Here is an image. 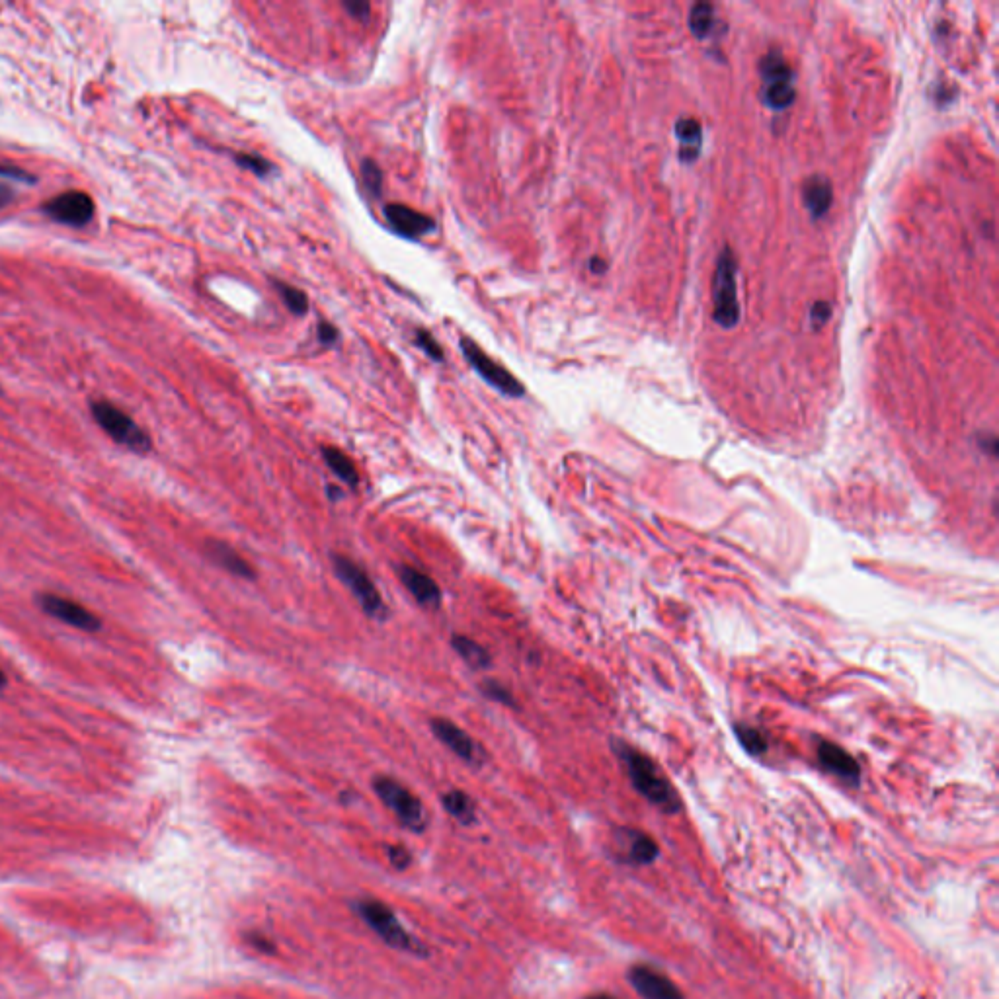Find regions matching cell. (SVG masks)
I'll return each instance as SVG.
<instances>
[{
    "instance_id": "cell-1",
    "label": "cell",
    "mask_w": 999,
    "mask_h": 999,
    "mask_svg": "<svg viewBox=\"0 0 999 999\" xmlns=\"http://www.w3.org/2000/svg\"><path fill=\"white\" fill-rule=\"evenodd\" d=\"M613 752L625 765L633 787L644 799L664 810L666 814H676L680 810L681 800L674 785L646 754H642L637 748L621 740L613 742Z\"/></svg>"
},
{
    "instance_id": "cell-2",
    "label": "cell",
    "mask_w": 999,
    "mask_h": 999,
    "mask_svg": "<svg viewBox=\"0 0 999 999\" xmlns=\"http://www.w3.org/2000/svg\"><path fill=\"white\" fill-rule=\"evenodd\" d=\"M354 910L358 912L361 920L365 921L389 947L416 955V957H426V953H428L426 947L422 943H418L402 927L399 918L395 916V912L387 904H383L379 900L365 898V900L354 902Z\"/></svg>"
},
{
    "instance_id": "cell-3",
    "label": "cell",
    "mask_w": 999,
    "mask_h": 999,
    "mask_svg": "<svg viewBox=\"0 0 999 999\" xmlns=\"http://www.w3.org/2000/svg\"><path fill=\"white\" fill-rule=\"evenodd\" d=\"M90 412L96 424L123 447H127L133 453L145 455L153 449V441L149 434L139 428L129 414H125L116 404L106 402V400H94L90 402Z\"/></svg>"
},
{
    "instance_id": "cell-4",
    "label": "cell",
    "mask_w": 999,
    "mask_h": 999,
    "mask_svg": "<svg viewBox=\"0 0 999 999\" xmlns=\"http://www.w3.org/2000/svg\"><path fill=\"white\" fill-rule=\"evenodd\" d=\"M373 789L381 802L399 818L400 824L410 832H424L428 826V816L418 797H414L404 785L391 777H377Z\"/></svg>"
},
{
    "instance_id": "cell-5",
    "label": "cell",
    "mask_w": 999,
    "mask_h": 999,
    "mask_svg": "<svg viewBox=\"0 0 999 999\" xmlns=\"http://www.w3.org/2000/svg\"><path fill=\"white\" fill-rule=\"evenodd\" d=\"M332 566H334V574L354 594L361 609L373 619H383L387 613L385 601L381 598L379 590L375 588L373 580L369 578V574L361 568L360 564H356L354 560L348 559L344 555H332Z\"/></svg>"
},
{
    "instance_id": "cell-6",
    "label": "cell",
    "mask_w": 999,
    "mask_h": 999,
    "mask_svg": "<svg viewBox=\"0 0 999 999\" xmlns=\"http://www.w3.org/2000/svg\"><path fill=\"white\" fill-rule=\"evenodd\" d=\"M459 348L465 356V360L471 363V367L479 373L480 377L494 389H498L502 395H508L512 399H520L525 395V387L521 385L520 379L508 371L504 365L492 360L488 354H484L471 338H461Z\"/></svg>"
},
{
    "instance_id": "cell-7",
    "label": "cell",
    "mask_w": 999,
    "mask_h": 999,
    "mask_svg": "<svg viewBox=\"0 0 999 999\" xmlns=\"http://www.w3.org/2000/svg\"><path fill=\"white\" fill-rule=\"evenodd\" d=\"M761 82H763V100L767 106L775 110H785L795 102V84L793 71L783 59L781 53L771 51L761 59Z\"/></svg>"
},
{
    "instance_id": "cell-8",
    "label": "cell",
    "mask_w": 999,
    "mask_h": 999,
    "mask_svg": "<svg viewBox=\"0 0 999 999\" xmlns=\"http://www.w3.org/2000/svg\"><path fill=\"white\" fill-rule=\"evenodd\" d=\"M713 301H715V320L722 328H732L740 319V307L736 297V262L728 248L717 260Z\"/></svg>"
},
{
    "instance_id": "cell-9",
    "label": "cell",
    "mask_w": 999,
    "mask_h": 999,
    "mask_svg": "<svg viewBox=\"0 0 999 999\" xmlns=\"http://www.w3.org/2000/svg\"><path fill=\"white\" fill-rule=\"evenodd\" d=\"M41 209L49 219L63 223V225H69V227L88 225L94 219V211H96L92 198L84 192H77V190L63 192V194L45 201Z\"/></svg>"
},
{
    "instance_id": "cell-10",
    "label": "cell",
    "mask_w": 999,
    "mask_h": 999,
    "mask_svg": "<svg viewBox=\"0 0 999 999\" xmlns=\"http://www.w3.org/2000/svg\"><path fill=\"white\" fill-rule=\"evenodd\" d=\"M38 603L47 615L69 627H75L84 633H98L102 629V621L98 619V615H94L77 601L57 594H41L38 596Z\"/></svg>"
},
{
    "instance_id": "cell-11",
    "label": "cell",
    "mask_w": 999,
    "mask_h": 999,
    "mask_svg": "<svg viewBox=\"0 0 999 999\" xmlns=\"http://www.w3.org/2000/svg\"><path fill=\"white\" fill-rule=\"evenodd\" d=\"M430 728L441 744L445 748H449L457 758H461L467 763H473V765H479L482 761L479 744L463 728H459L455 722L447 719H434L430 722Z\"/></svg>"
},
{
    "instance_id": "cell-12",
    "label": "cell",
    "mask_w": 999,
    "mask_h": 999,
    "mask_svg": "<svg viewBox=\"0 0 999 999\" xmlns=\"http://www.w3.org/2000/svg\"><path fill=\"white\" fill-rule=\"evenodd\" d=\"M387 223L399 233L400 237L406 239H418L436 229V221L408 205L402 203H387L383 207Z\"/></svg>"
},
{
    "instance_id": "cell-13",
    "label": "cell",
    "mask_w": 999,
    "mask_h": 999,
    "mask_svg": "<svg viewBox=\"0 0 999 999\" xmlns=\"http://www.w3.org/2000/svg\"><path fill=\"white\" fill-rule=\"evenodd\" d=\"M816 758L828 773L840 777L841 781H845L853 787H857L861 783L859 763L838 744L828 742V740H820L816 746Z\"/></svg>"
},
{
    "instance_id": "cell-14",
    "label": "cell",
    "mask_w": 999,
    "mask_h": 999,
    "mask_svg": "<svg viewBox=\"0 0 999 999\" xmlns=\"http://www.w3.org/2000/svg\"><path fill=\"white\" fill-rule=\"evenodd\" d=\"M629 982L635 988V992L644 999H683V994L678 990V986L668 980L664 974L648 968V966H635L629 972Z\"/></svg>"
},
{
    "instance_id": "cell-15",
    "label": "cell",
    "mask_w": 999,
    "mask_h": 999,
    "mask_svg": "<svg viewBox=\"0 0 999 999\" xmlns=\"http://www.w3.org/2000/svg\"><path fill=\"white\" fill-rule=\"evenodd\" d=\"M399 578L400 582L404 584V588L410 592V596L418 601L422 607H428V609L440 607L441 590L440 586L434 582V578H430L428 574H424L422 570H418L414 566H400Z\"/></svg>"
},
{
    "instance_id": "cell-16",
    "label": "cell",
    "mask_w": 999,
    "mask_h": 999,
    "mask_svg": "<svg viewBox=\"0 0 999 999\" xmlns=\"http://www.w3.org/2000/svg\"><path fill=\"white\" fill-rule=\"evenodd\" d=\"M205 555H207V559L211 560L213 564H217L219 568H223L225 572H229L233 576H239V578H244V580H252L256 576L254 568L246 560L242 559L233 547H229L223 541H215V539L207 541L205 543Z\"/></svg>"
},
{
    "instance_id": "cell-17",
    "label": "cell",
    "mask_w": 999,
    "mask_h": 999,
    "mask_svg": "<svg viewBox=\"0 0 999 999\" xmlns=\"http://www.w3.org/2000/svg\"><path fill=\"white\" fill-rule=\"evenodd\" d=\"M619 838L621 845L627 847V861L635 865H650L660 853L658 843L637 830H621Z\"/></svg>"
},
{
    "instance_id": "cell-18",
    "label": "cell",
    "mask_w": 999,
    "mask_h": 999,
    "mask_svg": "<svg viewBox=\"0 0 999 999\" xmlns=\"http://www.w3.org/2000/svg\"><path fill=\"white\" fill-rule=\"evenodd\" d=\"M802 198H804V205L812 213V217L820 219L832 205V186L826 178L814 176L804 184Z\"/></svg>"
},
{
    "instance_id": "cell-19",
    "label": "cell",
    "mask_w": 999,
    "mask_h": 999,
    "mask_svg": "<svg viewBox=\"0 0 999 999\" xmlns=\"http://www.w3.org/2000/svg\"><path fill=\"white\" fill-rule=\"evenodd\" d=\"M322 457H324V463L328 465V469L344 484H348L352 488H356L360 484V473H358L354 461L344 451H340L338 447H322Z\"/></svg>"
},
{
    "instance_id": "cell-20",
    "label": "cell",
    "mask_w": 999,
    "mask_h": 999,
    "mask_svg": "<svg viewBox=\"0 0 999 999\" xmlns=\"http://www.w3.org/2000/svg\"><path fill=\"white\" fill-rule=\"evenodd\" d=\"M443 808L463 826H471L477 820V808L473 799L463 791H449L441 797Z\"/></svg>"
},
{
    "instance_id": "cell-21",
    "label": "cell",
    "mask_w": 999,
    "mask_h": 999,
    "mask_svg": "<svg viewBox=\"0 0 999 999\" xmlns=\"http://www.w3.org/2000/svg\"><path fill=\"white\" fill-rule=\"evenodd\" d=\"M676 133L680 137L681 159H695L701 151V139H703V131H701L699 121L691 120V118L678 121Z\"/></svg>"
},
{
    "instance_id": "cell-22",
    "label": "cell",
    "mask_w": 999,
    "mask_h": 999,
    "mask_svg": "<svg viewBox=\"0 0 999 999\" xmlns=\"http://www.w3.org/2000/svg\"><path fill=\"white\" fill-rule=\"evenodd\" d=\"M451 644L455 648V652L471 666V668H488L490 666V654L480 646L477 640L469 639V637H463V635H455L451 639Z\"/></svg>"
},
{
    "instance_id": "cell-23",
    "label": "cell",
    "mask_w": 999,
    "mask_h": 999,
    "mask_svg": "<svg viewBox=\"0 0 999 999\" xmlns=\"http://www.w3.org/2000/svg\"><path fill=\"white\" fill-rule=\"evenodd\" d=\"M715 24V8L707 2H699L691 8L689 14V28L695 38L703 40L711 34V28Z\"/></svg>"
},
{
    "instance_id": "cell-24",
    "label": "cell",
    "mask_w": 999,
    "mask_h": 999,
    "mask_svg": "<svg viewBox=\"0 0 999 999\" xmlns=\"http://www.w3.org/2000/svg\"><path fill=\"white\" fill-rule=\"evenodd\" d=\"M274 285H276V289H278V293H280L283 305H285V307H287V309H289L295 317H303V315L309 311V299H307V295H305L301 289H297V287H293V285H287V283H281V281H276Z\"/></svg>"
},
{
    "instance_id": "cell-25",
    "label": "cell",
    "mask_w": 999,
    "mask_h": 999,
    "mask_svg": "<svg viewBox=\"0 0 999 999\" xmlns=\"http://www.w3.org/2000/svg\"><path fill=\"white\" fill-rule=\"evenodd\" d=\"M734 732L740 740V744L744 746V750L752 756H761L767 752V742H765V736L761 734L760 730L752 728V726H744V724H736L734 726Z\"/></svg>"
},
{
    "instance_id": "cell-26",
    "label": "cell",
    "mask_w": 999,
    "mask_h": 999,
    "mask_svg": "<svg viewBox=\"0 0 999 999\" xmlns=\"http://www.w3.org/2000/svg\"><path fill=\"white\" fill-rule=\"evenodd\" d=\"M361 174L365 180V188L373 198L381 196L383 190V172L375 160L367 159L361 162Z\"/></svg>"
},
{
    "instance_id": "cell-27",
    "label": "cell",
    "mask_w": 999,
    "mask_h": 999,
    "mask_svg": "<svg viewBox=\"0 0 999 999\" xmlns=\"http://www.w3.org/2000/svg\"><path fill=\"white\" fill-rule=\"evenodd\" d=\"M235 160L237 164L254 172L256 176H268L272 170H274V164L270 160L264 159V157H258V155H248V153H237L235 155Z\"/></svg>"
},
{
    "instance_id": "cell-28",
    "label": "cell",
    "mask_w": 999,
    "mask_h": 999,
    "mask_svg": "<svg viewBox=\"0 0 999 999\" xmlns=\"http://www.w3.org/2000/svg\"><path fill=\"white\" fill-rule=\"evenodd\" d=\"M480 691L484 697L496 701V703H502V705H514V697L510 693V689L506 685H502L500 681L496 680H486L482 685H480Z\"/></svg>"
},
{
    "instance_id": "cell-29",
    "label": "cell",
    "mask_w": 999,
    "mask_h": 999,
    "mask_svg": "<svg viewBox=\"0 0 999 999\" xmlns=\"http://www.w3.org/2000/svg\"><path fill=\"white\" fill-rule=\"evenodd\" d=\"M414 336H416V346H418L420 350H424V354H426V356H430V360L443 361V350H441L438 340H436V338H434L428 330L418 328Z\"/></svg>"
},
{
    "instance_id": "cell-30",
    "label": "cell",
    "mask_w": 999,
    "mask_h": 999,
    "mask_svg": "<svg viewBox=\"0 0 999 999\" xmlns=\"http://www.w3.org/2000/svg\"><path fill=\"white\" fill-rule=\"evenodd\" d=\"M387 855H389V861L395 869L399 871H404L412 865V853L404 847V845H391L387 847Z\"/></svg>"
},
{
    "instance_id": "cell-31",
    "label": "cell",
    "mask_w": 999,
    "mask_h": 999,
    "mask_svg": "<svg viewBox=\"0 0 999 999\" xmlns=\"http://www.w3.org/2000/svg\"><path fill=\"white\" fill-rule=\"evenodd\" d=\"M246 941H248V945H250L252 949H256L258 953H264V955H276V951H278L276 943H274V941H270L268 937L260 935V933H250V935H246Z\"/></svg>"
},
{
    "instance_id": "cell-32",
    "label": "cell",
    "mask_w": 999,
    "mask_h": 999,
    "mask_svg": "<svg viewBox=\"0 0 999 999\" xmlns=\"http://www.w3.org/2000/svg\"><path fill=\"white\" fill-rule=\"evenodd\" d=\"M338 338H340L338 328H336L334 324H330V322L322 320L319 324L320 344H324V346H332V344H336V342H338Z\"/></svg>"
},
{
    "instance_id": "cell-33",
    "label": "cell",
    "mask_w": 999,
    "mask_h": 999,
    "mask_svg": "<svg viewBox=\"0 0 999 999\" xmlns=\"http://www.w3.org/2000/svg\"><path fill=\"white\" fill-rule=\"evenodd\" d=\"M342 6L346 8V12H348L352 18H358L361 22H367V18H369V14H371V6H369L367 2H358V0H354V2H344Z\"/></svg>"
},
{
    "instance_id": "cell-34",
    "label": "cell",
    "mask_w": 999,
    "mask_h": 999,
    "mask_svg": "<svg viewBox=\"0 0 999 999\" xmlns=\"http://www.w3.org/2000/svg\"><path fill=\"white\" fill-rule=\"evenodd\" d=\"M828 319H830V305L824 301H818L812 307V320L816 322V326H822Z\"/></svg>"
},
{
    "instance_id": "cell-35",
    "label": "cell",
    "mask_w": 999,
    "mask_h": 999,
    "mask_svg": "<svg viewBox=\"0 0 999 999\" xmlns=\"http://www.w3.org/2000/svg\"><path fill=\"white\" fill-rule=\"evenodd\" d=\"M0 174L8 176V178H14V180H22V182H34V178L30 174H26L24 170H20V168H6V166L0 164Z\"/></svg>"
},
{
    "instance_id": "cell-36",
    "label": "cell",
    "mask_w": 999,
    "mask_h": 999,
    "mask_svg": "<svg viewBox=\"0 0 999 999\" xmlns=\"http://www.w3.org/2000/svg\"><path fill=\"white\" fill-rule=\"evenodd\" d=\"M590 270H592L594 274H603V272L607 270V264H605L601 258H592V260H590Z\"/></svg>"
},
{
    "instance_id": "cell-37",
    "label": "cell",
    "mask_w": 999,
    "mask_h": 999,
    "mask_svg": "<svg viewBox=\"0 0 999 999\" xmlns=\"http://www.w3.org/2000/svg\"><path fill=\"white\" fill-rule=\"evenodd\" d=\"M12 200H14L12 190H8V188L0 186V209H2V207H6V205H8V203Z\"/></svg>"
},
{
    "instance_id": "cell-38",
    "label": "cell",
    "mask_w": 999,
    "mask_h": 999,
    "mask_svg": "<svg viewBox=\"0 0 999 999\" xmlns=\"http://www.w3.org/2000/svg\"><path fill=\"white\" fill-rule=\"evenodd\" d=\"M4 687H6V676L0 672V689H4Z\"/></svg>"
},
{
    "instance_id": "cell-39",
    "label": "cell",
    "mask_w": 999,
    "mask_h": 999,
    "mask_svg": "<svg viewBox=\"0 0 999 999\" xmlns=\"http://www.w3.org/2000/svg\"><path fill=\"white\" fill-rule=\"evenodd\" d=\"M586 999H615V998H611V996H590V998Z\"/></svg>"
}]
</instances>
